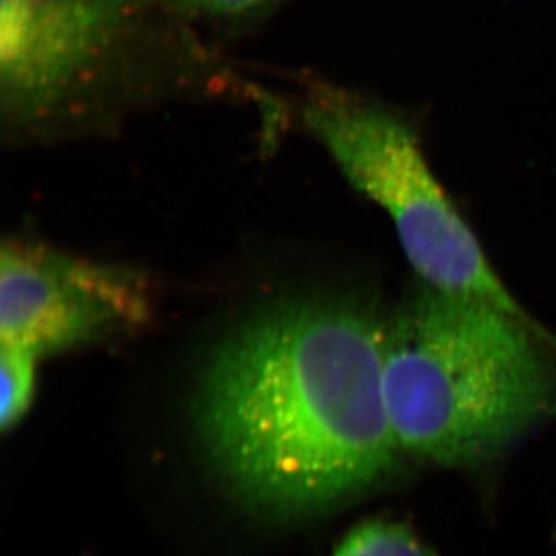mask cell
<instances>
[{
	"label": "cell",
	"instance_id": "6da1fadb",
	"mask_svg": "<svg viewBox=\"0 0 556 556\" xmlns=\"http://www.w3.org/2000/svg\"><path fill=\"white\" fill-rule=\"evenodd\" d=\"M386 328L361 303L298 300L263 311L223 342L193 412L237 496L295 517L393 473L402 450L383 394Z\"/></svg>",
	"mask_w": 556,
	"mask_h": 556
},
{
	"label": "cell",
	"instance_id": "52a82bcc",
	"mask_svg": "<svg viewBox=\"0 0 556 556\" xmlns=\"http://www.w3.org/2000/svg\"><path fill=\"white\" fill-rule=\"evenodd\" d=\"M35 365V354L22 348L0 343V375H2L0 424L3 431L16 427L30 408L36 388Z\"/></svg>",
	"mask_w": 556,
	"mask_h": 556
},
{
	"label": "cell",
	"instance_id": "8992f818",
	"mask_svg": "<svg viewBox=\"0 0 556 556\" xmlns=\"http://www.w3.org/2000/svg\"><path fill=\"white\" fill-rule=\"evenodd\" d=\"M331 556H438L402 522L371 519L354 527Z\"/></svg>",
	"mask_w": 556,
	"mask_h": 556
},
{
	"label": "cell",
	"instance_id": "7a4b0ae2",
	"mask_svg": "<svg viewBox=\"0 0 556 556\" xmlns=\"http://www.w3.org/2000/svg\"><path fill=\"white\" fill-rule=\"evenodd\" d=\"M544 342L490 303L431 288L409 299L387 324L383 353L399 447L445 467L477 466L503 452L556 412Z\"/></svg>",
	"mask_w": 556,
	"mask_h": 556
},
{
	"label": "cell",
	"instance_id": "ba28073f",
	"mask_svg": "<svg viewBox=\"0 0 556 556\" xmlns=\"http://www.w3.org/2000/svg\"><path fill=\"white\" fill-rule=\"evenodd\" d=\"M170 2L186 13L229 16V14L262 9L274 0H170Z\"/></svg>",
	"mask_w": 556,
	"mask_h": 556
},
{
	"label": "cell",
	"instance_id": "3957f363",
	"mask_svg": "<svg viewBox=\"0 0 556 556\" xmlns=\"http://www.w3.org/2000/svg\"><path fill=\"white\" fill-rule=\"evenodd\" d=\"M305 121L351 185L390 215L402 249L427 287L490 303L521 318L556 346L490 266L407 124L343 93L311 98Z\"/></svg>",
	"mask_w": 556,
	"mask_h": 556
},
{
	"label": "cell",
	"instance_id": "5b68a950",
	"mask_svg": "<svg viewBox=\"0 0 556 556\" xmlns=\"http://www.w3.org/2000/svg\"><path fill=\"white\" fill-rule=\"evenodd\" d=\"M0 100L30 121L60 105L126 30L138 0H0Z\"/></svg>",
	"mask_w": 556,
	"mask_h": 556
},
{
	"label": "cell",
	"instance_id": "277c9868",
	"mask_svg": "<svg viewBox=\"0 0 556 556\" xmlns=\"http://www.w3.org/2000/svg\"><path fill=\"white\" fill-rule=\"evenodd\" d=\"M148 285L134 273L35 244H3L0 343L54 353L148 320Z\"/></svg>",
	"mask_w": 556,
	"mask_h": 556
}]
</instances>
